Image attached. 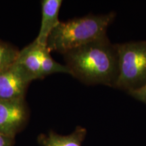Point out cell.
<instances>
[{
    "label": "cell",
    "mask_w": 146,
    "mask_h": 146,
    "mask_svg": "<svg viewBox=\"0 0 146 146\" xmlns=\"http://www.w3.org/2000/svg\"><path fill=\"white\" fill-rule=\"evenodd\" d=\"M62 1L43 0L41 1V23L37 37L35 40L38 44L46 47L49 36L60 23L58 16Z\"/></svg>",
    "instance_id": "8992f818"
},
{
    "label": "cell",
    "mask_w": 146,
    "mask_h": 146,
    "mask_svg": "<svg viewBox=\"0 0 146 146\" xmlns=\"http://www.w3.org/2000/svg\"><path fill=\"white\" fill-rule=\"evenodd\" d=\"M118 77L114 88L127 92L146 84V41L116 44Z\"/></svg>",
    "instance_id": "3957f363"
},
{
    "label": "cell",
    "mask_w": 146,
    "mask_h": 146,
    "mask_svg": "<svg viewBox=\"0 0 146 146\" xmlns=\"http://www.w3.org/2000/svg\"><path fill=\"white\" fill-rule=\"evenodd\" d=\"M87 134V129L79 126L66 135L50 131L47 134L40 135L37 140L41 146H82Z\"/></svg>",
    "instance_id": "52a82bcc"
},
{
    "label": "cell",
    "mask_w": 146,
    "mask_h": 146,
    "mask_svg": "<svg viewBox=\"0 0 146 146\" xmlns=\"http://www.w3.org/2000/svg\"><path fill=\"white\" fill-rule=\"evenodd\" d=\"M127 93L135 99L143 102L146 104V84L140 88L135 90L130 91Z\"/></svg>",
    "instance_id": "8fae6325"
},
{
    "label": "cell",
    "mask_w": 146,
    "mask_h": 146,
    "mask_svg": "<svg viewBox=\"0 0 146 146\" xmlns=\"http://www.w3.org/2000/svg\"><path fill=\"white\" fill-rule=\"evenodd\" d=\"M15 137L0 133V146H13Z\"/></svg>",
    "instance_id": "7c38bea8"
},
{
    "label": "cell",
    "mask_w": 146,
    "mask_h": 146,
    "mask_svg": "<svg viewBox=\"0 0 146 146\" xmlns=\"http://www.w3.org/2000/svg\"><path fill=\"white\" fill-rule=\"evenodd\" d=\"M35 79L23 66L15 62L0 72V100H25L29 83Z\"/></svg>",
    "instance_id": "277c9868"
},
{
    "label": "cell",
    "mask_w": 146,
    "mask_h": 146,
    "mask_svg": "<svg viewBox=\"0 0 146 146\" xmlns=\"http://www.w3.org/2000/svg\"><path fill=\"white\" fill-rule=\"evenodd\" d=\"M115 17V12H110L60 21L47 39V50L64 54L103 37L107 35L108 28Z\"/></svg>",
    "instance_id": "7a4b0ae2"
},
{
    "label": "cell",
    "mask_w": 146,
    "mask_h": 146,
    "mask_svg": "<svg viewBox=\"0 0 146 146\" xmlns=\"http://www.w3.org/2000/svg\"><path fill=\"white\" fill-rule=\"evenodd\" d=\"M56 73H65L70 74V71L66 65L55 61L51 56L50 52L47 50V47H43L41 51L40 78H43L46 76Z\"/></svg>",
    "instance_id": "9c48e42d"
},
{
    "label": "cell",
    "mask_w": 146,
    "mask_h": 146,
    "mask_svg": "<svg viewBox=\"0 0 146 146\" xmlns=\"http://www.w3.org/2000/svg\"><path fill=\"white\" fill-rule=\"evenodd\" d=\"M19 51L12 45L0 41V72L16 62Z\"/></svg>",
    "instance_id": "30bf717a"
},
{
    "label": "cell",
    "mask_w": 146,
    "mask_h": 146,
    "mask_svg": "<svg viewBox=\"0 0 146 146\" xmlns=\"http://www.w3.org/2000/svg\"><path fill=\"white\" fill-rule=\"evenodd\" d=\"M63 55L70 75L82 83L115 87L119 66L117 47L107 35Z\"/></svg>",
    "instance_id": "6da1fadb"
},
{
    "label": "cell",
    "mask_w": 146,
    "mask_h": 146,
    "mask_svg": "<svg viewBox=\"0 0 146 146\" xmlns=\"http://www.w3.org/2000/svg\"><path fill=\"white\" fill-rule=\"evenodd\" d=\"M28 118L25 100H0V133L15 137L26 125Z\"/></svg>",
    "instance_id": "5b68a950"
},
{
    "label": "cell",
    "mask_w": 146,
    "mask_h": 146,
    "mask_svg": "<svg viewBox=\"0 0 146 146\" xmlns=\"http://www.w3.org/2000/svg\"><path fill=\"white\" fill-rule=\"evenodd\" d=\"M43 47L34 41L19 51L16 63L19 64L34 76L35 79L40 78L41 51Z\"/></svg>",
    "instance_id": "ba28073f"
}]
</instances>
